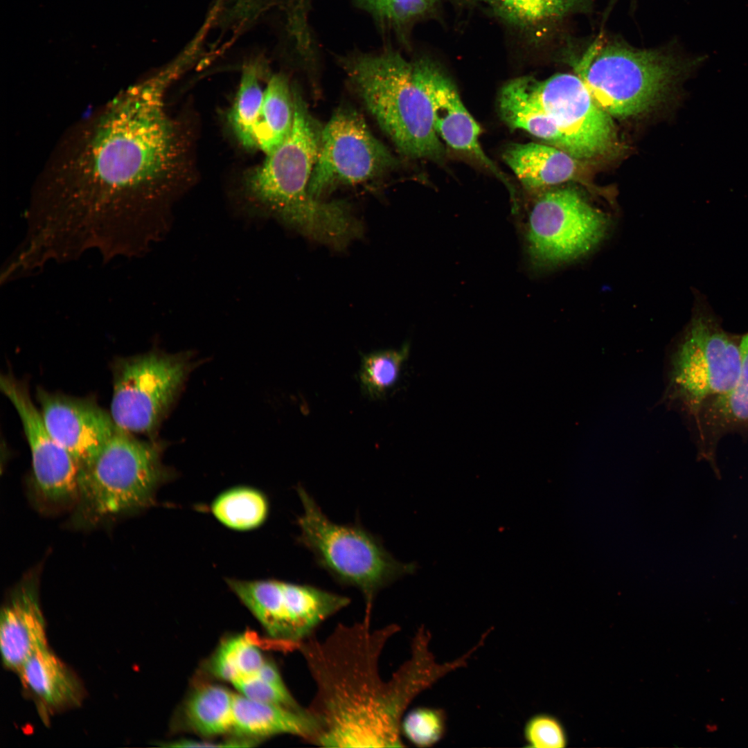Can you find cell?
I'll return each instance as SVG.
<instances>
[{
	"label": "cell",
	"instance_id": "cell-1",
	"mask_svg": "<svg viewBox=\"0 0 748 748\" xmlns=\"http://www.w3.org/2000/svg\"><path fill=\"white\" fill-rule=\"evenodd\" d=\"M175 77L166 70L130 87L63 134L25 212L15 251L25 267L39 272L89 252L107 263L143 250L146 214L186 152L164 105Z\"/></svg>",
	"mask_w": 748,
	"mask_h": 748
},
{
	"label": "cell",
	"instance_id": "cell-2",
	"mask_svg": "<svg viewBox=\"0 0 748 748\" xmlns=\"http://www.w3.org/2000/svg\"><path fill=\"white\" fill-rule=\"evenodd\" d=\"M371 613L362 621L339 623L326 638L312 635L296 648L315 684L306 708L315 725L312 744L323 747H403L401 722L411 702L449 673L457 660L438 663L429 649L431 634L416 632L411 655L388 680L380 661L395 623L375 627Z\"/></svg>",
	"mask_w": 748,
	"mask_h": 748
},
{
	"label": "cell",
	"instance_id": "cell-3",
	"mask_svg": "<svg viewBox=\"0 0 748 748\" xmlns=\"http://www.w3.org/2000/svg\"><path fill=\"white\" fill-rule=\"evenodd\" d=\"M294 123L284 142L244 175L249 197L305 237L337 250L364 232L362 222L345 200L313 197L308 187L323 127L310 114L301 93L292 87Z\"/></svg>",
	"mask_w": 748,
	"mask_h": 748
},
{
	"label": "cell",
	"instance_id": "cell-4",
	"mask_svg": "<svg viewBox=\"0 0 748 748\" xmlns=\"http://www.w3.org/2000/svg\"><path fill=\"white\" fill-rule=\"evenodd\" d=\"M574 50L567 61L597 105L612 118L627 119L653 110L693 75L707 56L676 50L645 49L598 36Z\"/></svg>",
	"mask_w": 748,
	"mask_h": 748
},
{
	"label": "cell",
	"instance_id": "cell-5",
	"mask_svg": "<svg viewBox=\"0 0 748 748\" xmlns=\"http://www.w3.org/2000/svg\"><path fill=\"white\" fill-rule=\"evenodd\" d=\"M341 65L364 105L398 150L411 159H441L444 147L414 61L386 49L344 57Z\"/></svg>",
	"mask_w": 748,
	"mask_h": 748
},
{
	"label": "cell",
	"instance_id": "cell-6",
	"mask_svg": "<svg viewBox=\"0 0 748 748\" xmlns=\"http://www.w3.org/2000/svg\"><path fill=\"white\" fill-rule=\"evenodd\" d=\"M157 444L118 427L100 453L79 469L73 522L89 527L145 510L172 478Z\"/></svg>",
	"mask_w": 748,
	"mask_h": 748
},
{
	"label": "cell",
	"instance_id": "cell-7",
	"mask_svg": "<svg viewBox=\"0 0 748 748\" xmlns=\"http://www.w3.org/2000/svg\"><path fill=\"white\" fill-rule=\"evenodd\" d=\"M741 335L727 331L704 296L668 355L661 402L689 426L700 412L734 386L740 368Z\"/></svg>",
	"mask_w": 748,
	"mask_h": 748
},
{
	"label": "cell",
	"instance_id": "cell-8",
	"mask_svg": "<svg viewBox=\"0 0 748 748\" xmlns=\"http://www.w3.org/2000/svg\"><path fill=\"white\" fill-rule=\"evenodd\" d=\"M296 492L303 507L296 519L300 530L297 542L312 553L317 564L336 582L362 593L366 612H372L374 600L382 589L416 570L414 564L395 559L382 540L359 522H333L303 486L299 485Z\"/></svg>",
	"mask_w": 748,
	"mask_h": 748
},
{
	"label": "cell",
	"instance_id": "cell-9",
	"mask_svg": "<svg viewBox=\"0 0 748 748\" xmlns=\"http://www.w3.org/2000/svg\"><path fill=\"white\" fill-rule=\"evenodd\" d=\"M225 581L271 637L296 648L350 603L349 597L308 584L278 579Z\"/></svg>",
	"mask_w": 748,
	"mask_h": 748
},
{
	"label": "cell",
	"instance_id": "cell-10",
	"mask_svg": "<svg viewBox=\"0 0 748 748\" xmlns=\"http://www.w3.org/2000/svg\"><path fill=\"white\" fill-rule=\"evenodd\" d=\"M397 165L362 116L349 106H340L323 127L308 190L322 199L339 187L373 180Z\"/></svg>",
	"mask_w": 748,
	"mask_h": 748
},
{
	"label": "cell",
	"instance_id": "cell-11",
	"mask_svg": "<svg viewBox=\"0 0 748 748\" xmlns=\"http://www.w3.org/2000/svg\"><path fill=\"white\" fill-rule=\"evenodd\" d=\"M183 356L149 353L121 357L113 366L110 414L117 427L131 434L152 433L188 371Z\"/></svg>",
	"mask_w": 748,
	"mask_h": 748
},
{
	"label": "cell",
	"instance_id": "cell-12",
	"mask_svg": "<svg viewBox=\"0 0 748 748\" xmlns=\"http://www.w3.org/2000/svg\"><path fill=\"white\" fill-rule=\"evenodd\" d=\"M607 217L571 188L550 190L535 203L529 216L528 241L536 265L550 267L575 260L605 237Z\"/></svg>",
	"mask_w": 748,
	"mask_h": 748
},
{
	"label": "cell",
	"instance_id": "cell-13",
	"mask_svg": "<svg viewBox=\"0 0 748 748\" xmlns=\"http://www.w3.org/2000/svg\"><path fill=\"white\" fill-rule=\"evenodd\" d=\"M526 87L568 141L578 159L603 156L614 148L612 118L596 103L576 74L561 73L544 80L524 76Z\"/></svg>",
	"mask_w": 748,
	"mask_h": 748
},
{
	"label": "cell",
	"instance_id": "cell-14",
	"mask_svg": "<svg viewBox=\"0 0 748 748\" xmlns=\"http://www.w3.org/2000/svg\"><path fill=\"white\" fill-rule=\"evenodd\" d=\"M0 388L18 413L28 442L37 501L49 508L75 504L78 466L46 429L26 384L8 374L0 377Z\"/></svg>",
	"mask_w": 748,
	"mask_h": 748
},
{
	"label": "cell",
	"instance_id": "cell-15",
	"mask_svg": "<svg viewBox=\"0 0 748 748\" xmlns=\"http://www.w3.org/2000/svg\"><path fill=\"white\" fill-rule=\"evenodd\" d=\"M40 413L51 436L69 453L78 468L89 464L118 427L110 413L93 399L37 391Z\"/></svg>",
	"mask_w": 748,
	"mask_h": 748
},
{
	"label": "cell",
	"instance_id": "cell-16",
	"mask_svg": "<svg viewBox=\"0 0 748 748\" xmlns=\"http://www.w3.org/2000/svg\"><path fill=\"white\" fill-rule=\"evenodd\" d=\"M420 84L432 109L435 130L450 148L477 159L513 190L507 177L483 152L479 142L481 127L463 105L451 79L432 61H414Z\"/></svg>",
	"mask_w": 748,
	"mask_h": 748
},
{
	"label": "cell",
	"instance_id": "cell-17",
	"mask_svg": "<svg viewBox=\"0 0 748 748\" xmlns=\"http://www.w3.org/2000/svg\"><path fill=\"white\" fill-rule=\"evenodd\" d=\"M39 603L38 571H30L8 594L0 614V649L6 668L18 673L37 649L46 645Z\"/></svg>",
	"mask_w": 748,
	"mask_h": 748
},
{
	"label": "cell",
	"instance_id": "cell-18",
	"mask_svg": "<svg viewBox=\"0 0 748 748\" xmlns=\"http://www.w3.org/2000/svg\"><path fill=\"white\" fill-rule=\"evenodd\" d=\"M690 427L698 456L715 467L718 447L724 437H748V332L741 335L740 368L734 386L704 408Z\"/></svg>",
	"mask_w": 748,
	"mask_h": 748
},
{
	"label": "cell",
	"instance_id": "cell-19",
	"mask_svg": "<svg viewBox=\"0 0 748 748\" xmlns=\"http://www.w3.org/2000/svg\"><path fill=\"white\" fill-rule=\"evenodd\" d=\"M17 674L44 716L78 707L83 701L82 682L48 645L34 652Z\"/></svg>",
	"mask_w": 748,
	"mask_h": 748
},
{
	"label": "cell",
	"instance_id": "cell-20",
	"mask_svg": "<svg viewBox=\"0 0 748 748\" xmlns=\"http://www.w3.org/2000/svg\"><path fill=\"white\" fill-rule=\"evenodd\" d=\"M502 157L520 182L529 189L576 179L580 168V159L549 144H510Z\"/></svg>",
	"mask_w": 748,
	"mask_h": 748
},
{
	"label": "cell",
	"instance_id": "cell-21",
	"mask_svg": "<svg viewBox=\"0 0 748 748\" xmlns=\"http://www.w3.org/2000/svg\"><path fill=\"white\" fill-rule=\"evenodd\" d=\"M233 731L254 738L289 734L312 743L315 725L306 708L294 710L235 694Z\"/></svg>",
	"mask_w": 748,
	"mask_h": 748
},
{
	"label": "cell",
	"instance_id": "cell-22",
	"mask_svg": "<svg viewBox=\"0 0 748 748\" xmlns=\"http://www.w3.org/2000/svg\"><path fill=\"white\" fill-rule=\"evenodd\" d=\"M592 0H495L490 5L509 26L538 41L567 17L587 12Z\"/></svg>",
	"mask_w": 748,
	"mask_h": 748
},
{
	"label": "cell",
	"instance_id": "cell-23",
	"mask_svg": "<svg viewBox=\"0 0 748 748\" xmlns=\"http://www.w3.org/2000/svg\"><path fill=\"white\" fill-rule=\"evenodd\" d=\"M498 106L500 116L510 127L524 130L572 155L568 141L531 95L524 77L511 80L504 85L499 94Z\"/></svg>",
	"mask_w": 748,
	"mask_h": 748
},
{
	"label": "cell",
	"instance_id": "cell-24",
	"mask_svg": "<svg viewBox=\"0 0 748 748\" xmlns=\"http://www.w3.org/2000/svg\"><path fill=\"white\" fill-rule=\"evenodd\" d=\"M294 115L292 87L286 76L275 74L264 89L254 132L256 149L268 154L279 147L291 132Z\"/></svg>",
	"mask_w": 748,
	"mask_h": 748
},
{
	"label": "cell",
	"instance_id": "cell-25",
	"mask_svg": "<svg viewBox=\"0 0 748 748\" xmlns=\"http://www.w3.org/2000/svg\"><path fill=\"white\" fill-rule=\"evenodd\" d=\"M269 501L260 490L237 486L228 488L212 501L210 510L224 526L235 531H249L262 526L269 515Z\"/></svg>",
	"mask_w": 748,
	"mask_h": 748
},
{
	"label": "cell",
	"instance_id": "cell-26",
	"mask_svg": "<svg viewBox=\"0 0 748 748\" xmlns=\"http://www.w3.org/2000/svg\"><path fill=\"white\" fill-rule=\"evenodd\" d=\"M235 694L217 685H206L195 691L184 706L188 725L204 736L233 731Z\"/></svg>",
	"mask_w": 748,
	"mask_h": 748
},
{
	"label": "cell",
	"instance_id": "cell-27",
	"mask_svg": "<svg viewBox=\"0 0 748 748\" xmlns=\"http://www.w3.org/2000/svg\"><path fill=\"white\" fill-rule=\"evenodd\" d=\"M256 64L243 70L238 90L228 114V121L238 141L245 148L256 149L254 132L260 116L264 90L261 72Z\"/></svg>",
	"mask_w": 748,
	"mask_h": 748
},
{
	"label": "cell",
	"instance_id": "cell-28",
	"mask_svg": "<svg viewBox=\"0 0 748 748\" xmlns=\"http://www.w3.org/2000/svg\"><path fill=\"white\" fill-rule=\"evenodd\" d=\"M409 353V344L398 350H381L362 355L359 380L362 392L372 399L384 397L397 384Z\"/></svg>",
	"mask_w": 748,
	"mask_h": 748
},
{
	"label": "cell",
	"instance_id": "cell-29",
	"mask_svg": "<svg viewBox=\"0 0 748 748\" xmlns=\"http://www.w3.org/2000/svg\"><path fill=\"white\" fill-rule=\"evenodd\" d=\"M265 659L249 637L233 636L224 641L211 662V669L218 678L231 682L257 674Z\"/></svg>",
	"mask_w": 748,
	"mask_h": 748
},
{
	"label": "cell",
	"instance_id": "cell-30",
	"mask_svg": "<svg viewBox=\"0 0 748 748\" xmlns=\"http://www.w3.org/2000/svg\"><path fill=\"white\" fill-rule=\"evenodd\" d=\"M446 720V714L441 709L417 707L404 715L401 733L416 747H430L444 736Z\"/></svg>",
	"mask_w": 748,
	"mask_h": 748
},
{
	"label": "cell",
	"instance_id": "cell-31",
	"mask_svg": "<svg viewBox=\"0 0 748 748\" xmlns=\"http://www.w3.org/2000/svg\"><path fill=\"white\" fill-rule=\"evenodd\" d=\"M377 20L399 28L425 15L437 0H356Z\"/></svg>",
	"mask_w": 748,
	"mask_h": 748
},
{
	"label": "cell",
	"instance_id": "cell-32",
	"mask_svg": "<svg viewBox=\"0 0 748 748\" xmlns=\"http://www.w3.org/2000/svg\"><path fill=\"white\" fill-rule=\"evenodd\" d=\"M243 696L260 702L303 710L285 684H278L263 680L257 675L239 679L232 683Z\"/></svg>",
	"mask_w": 748,
	"mask_h": 748
},
{
	"label": "cell",
	"instance_id": "cell-33",
	"mask_svg": "<svg viewBox=\"0 0 748 748\" xmlns=\"http://www.w3.org/2000/svg\"><path fill=\"white\" fill-rule=\"evenodd\" d=\"M527 747L533 748H562L567 742V735L561 722L554 716L539 713L531 717L524 728Z\"/></svg>",
	"mask_w": 748,
	"mask_h": 748
},
{
	"label": "cell",
	"instance_id": "cell-34",
	"mask_svg": "<svg viewBox=\"0 0 748 748\" xmlns=\"http://www.w3.org/2000/svg\"><path fill=\"white\" fill-rule=\"evenodd\" d=\"M251 741L231 740L215 743L213 742L197 741L193 740L182 739L166 744L164 747H251Z\"/></svg>",
	"mask_w": 748,
	"mask_h": 748
},
{
	"label": "cell",
	"instance_id": "cell-35",
	"mask_svg": "<svg viewBox=\"0 0 748 748\" xmlns=\"http://www.w3.org/2000/svg\"><path fill=\"white\" fill-rule=\"evenodd\" d=\"M480 1H485V2H487V3H490V4H491V3H493V2H494V1H495V0H480Z\"/></svg>",
	"mask_w": 748,
	"mask_h": 748
}]
</instances>
